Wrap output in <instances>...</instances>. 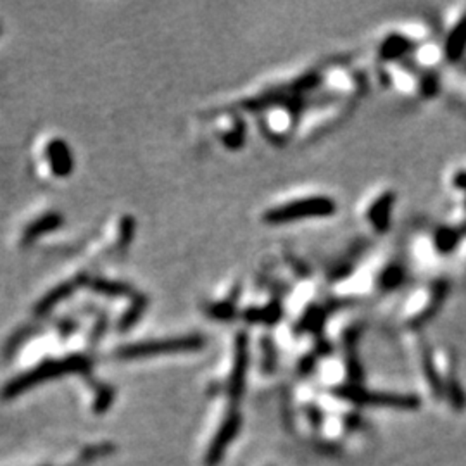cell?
Returning <instances> with one entry per match:
<instances>
[{"label":"cell","mask_w":466,"mask_h":466,"mask_svg":"<svg viewBox=\"0 0 466 466\" xmlns=\"http://www.w3.org/2000/svg\"><path fill=\"white\" fill-rule=\"evenodd\" d=\"M338 210L335 197L320 190H297L271 200L257 212L261 225L277 228L311 219L331 218Z\"/></svg>","instance_id":"cell-1"},{"label":"cell","mask_w":466,"mask_h":466,"mask_svg":"<svg viewBox=\"0 0 466 466\" xmlns=\"http://www.w3.org/2000/svg\"><path fill=\"white\" fill-rule=\"evenodd\" d=\"M356 107L354 100L338 99V97H315L306 104L301 113L299 126L294 142L296 144H309V142L327 135L341 123L350 116Z\"/></svg>","instance_id":"cell-2"},{"label":"cell","mask_w":466,"mask_h":466,"mask_svg":"<svg viewBox=\"0 0 466 466\" xmlns=\"http://www.w3.org/2000/svg\"><path fill=\"white\" fill-rule=\"evenodd\" d=\"M306 104L297 100H278L256 111L257 130L270 144L285 145L294 142L299 118Z\"/></svg>","instance_id":"cell-3"},{"label":"cell","mask_w":466,"mask_h":466,"mask_svg":"<svg viewBox=\"0 0 466 466\" xmlns=\"http://www.w3.org/2000/svg\"><path fill=\"white\" fill-rule=\"evenodd\" d=\"M397 193L390 186L375 185L361 197L356 207L357 221L370 237L385 235L392 226Z\"/></svg>","instance_id":"cell-4"},{"label":"cell","mask_w":466,"mask_h":466,"mask_svg":"<svg viewBox=\"0 0 466 466\" xmlns=\"http://www.w3.org/2000/svg\"><path fill=\"white\" fill-rule=\"evenodd\" d=\"M92 370V361L88 359L83 354H71V356L64 357V359H50L43 361L39 366L33 370L23 373V375L16 376L11 380L2 390L4 399H13L20 394L26 392L32 387L39 385V383L47 382V380H54L57 376L69 375V373H88Z\"/></svg>","instance_id":"cell-5"},{"label":"cell","mask_w":466,"mask_h":466,"mask_svg":"<svg viewBox=\"0 0 466 466\" xmlns=\"http://www.w3.org/2000/svg\"><path fill=\"white\" fill-rule=\"evenodd\" d=\"M206 338L200 334H180L167 335V337L147 338V341L125 344L114 350V356L121 361L145 359V357L164 356V354H181V352H196L204 349Z\"/></svg>","instance_id":"cell-6"},{"label":"cell","mask_w":466,"mask_h":466,"mask_svg":"<svg viewBox=\"0 0 466 466\" xmlns=\"http://www.w3.org/2000/svg\"><path fill=\"white\" fill-rule=\"evenodd\" d=\"M368 80L361 69L354 68L348 61L334 59L322 64V87L320 90L327 97L354 100L357 102L366 92Z\"/></svg>","instance_id":"cell-7"},{"label":"cell","mask_w":466,"mask_h":466,"mask_svg":"<svg viewBox=\"0 0 466 466\" xmlns=\"http://www.w3.org/2000/svg\"><path fill=\"white\" fill-rule=\"evenodd\" d=\"M244 294V280L228 277L221 280L204 299H200L199 309L211 322L232 323L233 320H238Z\"/></svg>","instance_id":"cell-8"},{"label":"cell","mask_w":466,"mask_h":466,"mask_svg":"<svg viewBox=\"0 0 466 466\" xmlns=\"http://www.w3.org/2000/svg\"><path fill=\"white\" fill-rule=\"evenodd\" d=\"M212 140L218 142L226 151H240L247 142V123L244 113L233 107H223L219 113L212 114L211 121Z\"/></svg>","instance_id":"cell-9"},{"label":"cell","mask_w":466,"mask_h":466,"mask_svg":"<svg viewBox=\"0 0 466 466\" xmlns=\"http://www.w3.org/2000/svg\"><path fill=\"white\" fill-rule=\"evenodd\" d=\"M447 294H449V282L444 278L435 280V282L428 287V294L423 303H418L415 308L404 309V311L401 313L402 325L409 328V330H420L421 327L427 325V323L430 322V320H434L435 315L441 311Z\"/></svg>","instance_id":"cell-10"},{"label":"cell","mask_w":466,"mask_h":466,"mask_svg":"<svg viewBox=\"0 0 466 466\" xmlns=\"http://www.w3.org/2000/svg\"><path fill=\"white\" fill-rule=\"evenodd\" d=\"M418 48V42L402 29L390 28L383 32L373 42V57L376 64H392L402 61Z\"/></svg>","instance_id":"cell-11"},{"label":"cell","mask_w":466,"mask_h":466,"mask_svg":"<svg viewBox=\"0 0 466 466\" xmlns=\"http://www.w3.org/2000/svg\"><path fill=\"white\" fill-rule=\"evenodd\" d=\"M341 397L348 399L350 402H359V404L383 406V408L396 409H416L420 408V399L413 394H390V392H370V390L361 389L359 385H344L337 389Z\"/></svg>","instance_id":"cell-12"},{"label":"cell","mask_w":466,"mask_h":466,"mask_svg":"<svg viewBox=\"0 0 466 466\" xmlns=\"http://www.w3.org/2000/svg\"><path fill=\"white\" fill-rule=\"evenodd\" d=\"M240 423H242V416L238 415L237 411H230L228 416H226L225 421H223L218 435H216L214 441H212V444L210 446V451H207V465L214 466L219 463V460H221L223 454H225L226 447L230 446V442L233 441L235 435L238 434Z\"/></svg>","instance_id":"cell-13"},{"label":"cell","mask_w":466,"mask_h":466,"mask_svg":"<svg viewBox=\"0 0 466 466\" xmlns=\"http://www.w3.org/2000/svg\"><path fill=\"white\" fill-rule=\"evenodd\" d=\"M87 278L88 275L81 273L78 275V277H74L73 280L59 283V285H55L54 289L48 290L46 296H43L35 306L36 315H47V313H50L59 303H62V301H66L68 297L73 296V292L78 289V287L85 285V283H87Z\"/></svg>","instance_id":"cell-14"},{"label":"cell","mask_w":466,"mask_h":466,"mask_svg":"<svg viewBox=\"0 0 466 466\" xmlns=\"http://www.w3.org/2000/svg\"><path fill=\"white\" fill-rule=\"evenodd\" d=\"M47 159L50 164V171L59 178H66L73 173L74 170V159L71 154L69 145L64 140L54 139L48 142L47 149Z\"/></svg>","instance_id":"cell-15"},{"label":"cell","mask_w":466,"mask_h":466,"mask_svg":"<svg viewBox=\"0 0 466 466\" xmlns=\"http://www.w3.org/2000/svg\"><path fill=\"white\" fill-rule=\"evenodd\" d=\"M147 308H149L147 294L139 292V290H137V292L130 297L128 304H126V308L123 309L121 315H119L118 323H116L118 330L121 331V334L132 330V328L140 322L142 316L145 315Z\"/></svg>","instance_id":"cell-16"},{"label":"cell","mask_w":466,"mask_h":466,"mask_svg":"<svg viewBox=\"0 0 466 466\" xmlns=\"http://www.w3.org/2000/svg\"><path fill=\"white\" fill-rule=\"evenodd\" d=\"M62 223H64V218H62L61 212L57 211H48L46 214L39 216V218L33 219V221L25 228L23 244L25 245L33 244V242L39 240L42 235L57 230Z\"/></svg>","instance_id":"cell-17"},{"label":"cell","mask_w":466,"mask_h":466,"mask_svg":"<svg viewBox=\"0 0 466 466\" xmlns=\"http://www.w3.org/2000/svg\"><path fill=\"white\" fill-rule=\"evenodd\" d=\"M85 285L90 287L92 292L99 294V296L111 297V299H126V297L133 296L137 289L126 282H119V280H107L102 277H88Z\"/></svg>","instance_id":"cell-18"},{"label":"cell","mask_w":466,"mask_h":466,"mask_svg":"<svg viewBox=\"0 0 466 466\" xmlns=\"http://www.w3.org/2000/svg\"><path fill=\"white\" fill-rule=\"evenodd\" d=\"M466 50V13L460 20L456 21V25L451 28V32L447 33L446 43H444V55L449 62H458L463 57Z\"/></svg>","instance_id":"cell-19"},{"label":"cell","mask_w":466,"mask_h":466,"mask_svg":"<svg viewBox=\"0 0 466 466\" xmlns=\"http://www.w3.org/2000/svg\"><path fill=\"white\" fill-rule=\"evenodd\" d=\"M421 370L425 373V378H427L428 385H430L434 396L442 397L444 396V380L439 375L437 366H435V359L432 356V350L423 344L421 348Z\"/></svg>","instance_id":"cell-20"},{"label":"cell","mask_w":466,"mask_h":466,"mask_svg":"<svg viewBox=\"0 0 466 466\" xmlns=\"http://www.w3.org/2000/svg\"><path fill=\"white\" fill-rule=\"evenodd\" d=\"M444 392L447 394L449 402L453 404L454 409L461 411V409L466 408V392L463 387H461V383L458 382L454 376H451V378L447 380V383L444 385Z\"/></svg>","instance_id":"cell-21"},{"label":"cell","mask_w":466,"mask_h":466,"mask_svg":"<svg viewBox=\"0 0 466 466\" xmlns=\"http://www.w3.org/2000/svg\"><path fill=\"white\" fill-rule=\"evenodd\" d=\"M114 399V389L109 385H99V389H97V394H95V411L97 413H102L106 411L107 408L111 406V402H113Z\"/></svg>","instance_id":"cell-22"},{"label":"cell","mask_w":466,"mask_h":466,"mask_svg":"<svg viewBox=\"0 0 466 466\" xmlns=\"http://www.w3.org/2000/svg\"><path fill=\"white\" fill-rule=\"evenodd\" d=\"M453 185L458 190H466V171H458L453 177Z\"/></svg>","instance_id":"cell-23"},{"label":"cell","mask_w":466,"mask_h":466,"mask_svg":"<svg viewBox=\"0 0 466 466\" xmlns=\"http://www.w3.org/2000/svg\"><path fill=\"white\" fill-rule=\"evenodd\" d=\"M76 328H78L76 322H73V320H64V322L61 323V327H59V330H61V335L68 337V335L73 334V331L76 330Z\"/></svg>","instance_id":"cell-24"},{"label":"cell","mask_w":466,"mask_h":466,"mask_svg":"<svg viewBox=\"0 0 466 466\" xmlns=\"http://www.w3.org/2000/svg\"><path fill=\"white\" fill-rule=\"evenodd\" d=\"M465 210H466V196H465Z\"/></svg>","instance_id":"cell-25"},{"label":"cell","mask_w":466,"mask_h":466,"mask_svg":"<svg viewBox=\"0 0 466 466\" xmlns=\"http://www.w3.org/2000/svg\"><path fill=\"white\" fill-rule=\"evenodd\" d=\"M0 33H2V26H0Z\"/></svg>","instance_id":"cell-26"}]
</instances>
